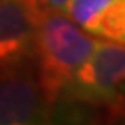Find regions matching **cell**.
<instances>
[{
	"mask_svg": "<svg viewBox=\"0 0 125 125\" xmlns=\"http://www.w3.org/2000/svg\"><path fill=\"white\" fill-rule=\"evenodd\" d=\"M123 97H125V92H123Z\"/></svg>",
	"mask_w": 125,
	"mask_h": 125,
	"instance_id": "9",
	"label": "cell"
},
{
	"mask_svg": "<svg viewBox=\"0 0 125 125\" xmlns=\"http://www.w3.org/2000/svg\"><path fill=\"white\" fill-rule=\"evenodd\" d=\"M122 42H123V43H125V38H123V40H122Z\"/></svg>",
	"mask_w": 125,
	"mask_h": 125,
	"instance_id": "8",
	"label": "cell"
},
{
	"mask_svg": "<svg viewBox=\"0 0 125 125\" xmlns=\"http://www.w3.org/2000/svg\"><path fill=\"white\" fill-rule=\"evenodd\" d=\"M99 40L78 26L62 10H42L38 21L35 68L38 80L56 101L71 75L90 57Z\"/></svg>",
	"mask_w": 125,
	"mask_h": 125,
	"instance_id": "1",
	"label": "cell"
},
{
	"mask_svg": "<svg viewBox=\"0 0 125 125\" xmlns=\"http://www.w3.org/2000/svg\"><path fill=\"white\" fill-rule=\"evenodd\" d=\"M37 4L42 10H62V12H66L70 0H37Z\"/></svg>",
	"mask_w": 125,
	"mask_h": 125,
	"instance_id": "7",
	"label": "cell"
},
{
	"mask_svg": "<svg viewBox=\"0 0 125 125\" xmlns=\"http://www.w3.org/2000/svg\"><path fill=\"white\" fill-rule=\"evenodd\" d=\"M92 35L122 42L125 38V0H113L99 14Z\"/></svg>",
	"mask_w": 125,
	"mask_h": 125,
	"instance_id": "5",
	"label": "cell"
},
{
	"mask_svg": "<svg viewBox=\"0 0 125 125\" xmlns=\"http://www.w3.org/2000/svg\"><path fill=\"white\" fill-rule=\"evenodd\" d=\"M113 0H70L66 7V14L87 33L92 35V30L96 26L99 14L104 10L108 4Z\"/></svg>",
	"mask_w": 125,
	"mask_h": 125,
	"instance_id": "6",
	"label": "cell"
},
{
	"mask_svg": "<svg viewBox=\"0 0 125 125\" xmlns=\"http://www.w3.org/2000/svg\"><path fill=\"white\" fill-rule=\"evenodd\" d=\"M40 12L37 0H0V71L35 62Z\"/></svg>",
	"mask_w": 125,
	"mask_h": 125,
	"instance_id": "4",
	"label": "cell"
},
{
	"mask_svg": "<svg viewBox=\"0 0 125 125\" xmlns=\"http://www.w3.org/2000/svg\"><path fill=\"white\" fill-rule=\"evenodd\" d=\"M52 101L45 94L35 62L0 71V125L51 123Z\"/></svg>",
	"mask_w": 125,
	"mask_h": 125,
	"instance_id": "3",
	"label": "cell"
},
{
	"mask_svg": "<svg viewBox=\"0 0 125 125\" xmlns=\"http://www.w3.org/2000/svg\"><path fill=\"white\" fill-rule=\"evenodd\" d=\"M125 92V43L97 42L90 57L61 89L54 104L90 113L99 106H115Z\"/></svg>",
	"mask_w": 125,
	"mask_h": 125,
	"instance_id": "2",
	"label": "cell"
}]
</instances>
